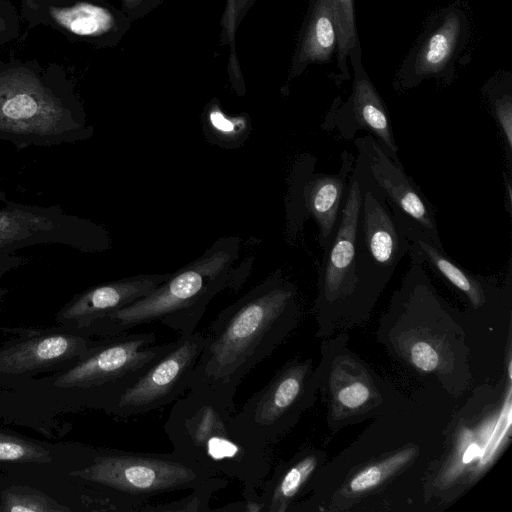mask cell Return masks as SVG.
I'll return each mask as SVG.
<instances>
[{"mask_svg": "<svg viewBox=\"0 0 512 512\" xmlns=\"http://www.w3.org/2000/svg\"><path fill=\"white\" fill-rule=\"evenodd\" d=\"M301 315L297 286L281 271L268 276L211 322L189 390L236 411L234 396L242 380L285 342Z\"/></svg>", "mask_w": 512, "mask_h": 512, "instance_id": "1", "label": "cell"}, {"mask_svg": "<svg viewBox=\"0 0 512 512\" xmlns=\"http://www.w3.org/2000/svg\"><path fill=\"white\" fill-rule=\"evenodd\" d=\"M379 340L418 376L460 396L471 382L460 314L436 290L426 268L411 262L380 319Z\"/></svg>", "mask_w": 512, "mask_h": 512, "instance_id": "2", "label": "cell"}, {"mask_svg": "<svg viewBox=\"0 0 512 512\" xmlns=\"http://www.w3.org/2000/svg\"><path fill=\"white\" fill-rule=\"evenodd\" d=\"M511 373L474 390L447 426L442 452L422 478L425 504H449L496 464L511 440Z\"/></svg>", "mask_w": 512, "mask_h": 512, "instance_id": "3", "label": "cell"}, {"mask_svg": "<svg viewBox=\"0 0 512 512\" xmlns=\"http://www.w3.org/2000/svg\"><path fill=\"white\" fill-rule=\"evenodd\" d=\"M235 412L189 390L173 404L164 430L174 452L259 490L272 469V447L240 428Z\"/></svg>", "mask_w": 512, "mask_h": 512, "instance_id": "4", "label": "cell"}, {"mask_svg": "<svg viewBox=\"0 0 512 512\" xmlns=\"http://www.w3.org/2000/svg\"><path fill=\"white\" fill-rule=\"evenodd\" d=\"M238 255L237 237L219 239L147 295L95 321L82 335L110 337L152 322H161L179 335L193 333L210 301L230 283Z\"/></svg>", "mask_w": 512, "mask_h": 512, "instance_id": "5", "label": "cell"}, {"mask_svg": "<svg viewBox=\"0 0 512 512\" xmlns=\"http://www.w3.org/2000/svg\"><path fill=\"white\" fill-rule=\"evenodd\" d=\"M156 340L153 332L129 331L96 339L82 359L27 385L38 388L63 412L88 409L108 414L121 395L174 343L158 344Z\"/></svg>", "mask_w": 512, "mask_h": 512, "instance_id": "6", "label": "cell"}, {"mask_svg": "<svg viewBox=\"0 0 512 512\" xmlns=\"http://www.w3.org/2000/svg\"><path fill=\"white\" fill-rule=\"evenodd\" d=\"M93 488L114 511L138 512L159 496L191 490L217 476L172 451L170 453L97 449L70 472Z\"/></svg>", "mask_w": 512, "mask_h": 512, "instance_id": "7", "label": "cell"}, {"mask_svg": "<svg viewBox=\"0 0 512 512\" xmlns=\"http://www.w3.org/2000/svg\"><path fill=\"white\" fill-rule=\"evenodd\" d=\"M321 469L311 492L292 512L359 510L411 471L423 457L416 440H394L387 448H368L365 434Z\"/></svg>", "mask_w": 512, "mask_h": 512, "instance_id": "8", "label": "cell"}, {"mask_svg": "<svg viewBox=\"0 0 512 512\" xmlns=\"http://www.w3.org/2000/svg\"><path fill=\"white\" fill-rule=\"evenodd\" d=\"M344 334L323 341L318 395L326 407L327 426L333 433L367 419L393 413L400 401L386 384L346 344Z\"/></svg>", "mask_w": 512, "mask_h": 512, "instance_id": "9", "label": "cell"}, {"mask_svg": "<svg viewBox=\"0 0 512 512\" xmlns=\"http://www.w3.org/2000/svg\"><path fill=\"white\" fill-rule=\"evenodd\" d=\"M362 187L355 251L357 313L367 321L398 264L408 254L410 241L387 201L355 157Z\"/></svg>", "mask_w": 512, "mask_h": 512, "instance_id": "10", "label": "cell"}, {"mask_svg": "<svg viewBox=\"0 0 512 512\" xmlns=\"http://www.w3.org/2000/svg\"><path fill=\"white\" fill-rule=\"evenodd\" d=\"M361 202V176L355 162L336 233L323 249L313 307L318 337L327 338L340 329L360 324L356 301L355 251Z\"/></svg>", "mask_w": 512, "mask_h": 512, "instance_id": "11", "label": "cell"}, {"mask_svg": "<svg viewBox=\"0 0 512 512\" xmlns=\"http://www.w3.org/2000/svg\"><path fill=\"white\" fill-rule=\"evenodd\" d=\"M318 367L292 358L234 414L237 425L260 442L279 443L317 400Z\"/></svg>", "mask_w": 512, "mask_h": 512, "instance_id": "12", "label": "cell"}, {"mask_svg": "<svg viewBox=\"0 0 512 512\" xmlns=\"http://www.w3.org/2000/svg\"><path fill=\"white\" fill-rule=\"evenodd\" d=\"M95 339L61 326L25 328L0 346V387L22 388L35 376L66 369L82 359Z\"/></svg>", "mask_w": 512, "mask_h": 512, "instance_id": "13", "label": "cell"}, {"mask_svg": "<svg viewBox=\"0 0 512 512\" xmlns=\"http://www.w3.org/2000/svg\"><path fill=\"white\" fill-rule=\"evenodd\" d=\"M205 344L202 332L179 335L173 346L121 395L108 414L128 418L175 402L189 390Z\"/></svg>", "mask_w": 512, "mask_h": 512, "instance_id": "14", "label": "cell"}, {"mask_svg": "<svg viewBox=\"0 0 512 512\" xmlns=\"http://www.w3.org/2000/svg\"><path fill=\"white\" fill-rule=\"evenodd\" d=\"M353 142L356 158L384 195L408 239L421 236L442 248L434 207L402 164H396L370 134Z\"/></svg>", "mask_w": 512, "mask_h": 512, "instance_id": "15", "label": "cell"}, {"mask_svg": "<svg viewBox=\"0 0 512 512\" xmlns=\"http://www.w3.org/2000/svg\"><path fill=\"white\" fill-rule=\"evenodd\" d=\"M341 165L336 173L315 170L316 158L305 154L297 162L291 185V212L295 226L312 218L318 228V242L324 249L333 239L348 191L355 156L341 153Z\"/></svg>", "mask_w": 512, "mask_h": 512, "instance_id": "16", "label": "cell"}, {"mask_svg": "<svg viewBox=\"0 0 512 512\" xmlns=\"http://www.w3.org/2000/svg\"><path fill=\"white\" fill-rule=\"evenodd\" d=\"M349 55L354 71L351 94L344 102L335 99L321 129L335 132L347 141L353 140L358 132L365 131L396 164H401L387 106L362 66L359 41Z\"/></svg>", "mask_w": 512, "mask_h": 512, "instance_id": "17", "label": "cell"}, {"mask_svg": "<svg viewBox=\"0 0 512 512\" xmlns=\"http://www.w3.org/2000/svg\"><path fill=\"white\" fill-rule=\"evenodd\" d=\"M468 36V18L456 4L434 15L403 62L396 88L411 89L430 78H448Z\"/></svg>", "mask_w": 512, "mask_h": 512, "instance_id": "18", "label": "cell"}, {"mask_svg": "<svg viewBox=\"0 0 512 512\" xmlns=\"http://www.w3.org/2000/svg\"><path fill=\"white\" fill-rule=\"evenodd\" d=\"M410 262L429 268L464 300L474 312L506 307L511 295V261L506 278L501 283L497 276H483L460 266L443 249L421 236L409 238Z\"/></svg>", "mask_w": 512, "mask_h": 512, "instance_id": "19", "label": "cell"}, {"mask_svg": "<svg viewBox=\"0 0 512 512\" xmlns=\"http://www.w3.org/2000/svg\"><path fill=\"white\" fill-rule=\"evenodd\" d=\"M63 118L60 103L32 73L13 69L0 74V126L45 132Z\"/></svg>", "mask_w": 512, "mask_h": 512, "instance_id": "20", "label": "cell"}, {"mask_svg": "<svg viewBox=\"0 0 512 512\" xmlns=\"http://www.w3.org/2000/svg\"><path fill=\"white\" fill-rule=\"evenodd\" d=\"M169 275L140 274L93 287L59 310L56 322L58 326L82 334L95 321L147 295Z\"/></svg>", "mask_w": 512, "mask_h": 512, "instance_id": "21", "label": "cell"}, {"mask_svg": "<svg viewBox=\"0 0 512 512\" xmlns=\"http://www.w3.org/2000/svg\"><path fill=\"white\" fill-rule=\"evenodd\" d=\"M327 461L324 450L304 446L289 459L278 463L259 488L263 512H292L293 507L311 492Z\"/></svg>", "mask_w": 512, "mask_h": 512, "instance_id": "22", "label": "cell"}, {"mask_svg": "<svg viewBox=\"0 0 512 512\" xmlns=\"http://www.w3.org/2000/svg\"><path fill=\"white\" fill-rule=\"evenodd\" d=\"M63 411L39 389L0 387V421L26 426L48 437L59 428Z\"/></svg>", "mask_w": 512, "mask_h": 512, "instance_id": "23", "label": "cell"}, {"mask_svg": "<svg viewBox=\"0 0 512 512\" xmlns=\"http://www.w3.org/2000/svg\"><path fill=\"white\" fill-rule=\"evenodd\" d=\"M338 46L330 0H316L299 51V63L328 62Z\"/></svg>", "mask_w": 512, "mask_h": 512, "instance_id": "24", "label": "cell"}, {"mask_svg": "<svg viewBox=\"0 0 512 512\" xmlns=\"http://www.w3.org/2000/svg\"><path fill=\"white\" fill-rule=\"evenodd\" d=\"M50 15L57 24L81 36L103 34L114 24L113 15L107 9L84 2L71 7H51Z\"/></svg>", "mask_w": 512, "mask_h": 512, "instance_id": "25", "label": "cell"}, {"mask_svg": "<svg viewBox=\"0 0 512 512\" xmlns=\"http://www.w3.org/2000/svg\"><path fill=\"white\" fill-rule=\"evenodd\" d=\"M484 94L488 102L499 138L502 143L506 170L512 172V91L511 82H494L484 87Z\"/></svg>", "mask_w": 512, "mask_h": 512, "instance_id": "26", "label": "cell"}, {"mask_svg": "<svg viewBox=\"0 0 512 512\" xmlns=\"http://www.w3.org/2000/svg\"><path fill=\"white\" fill-rule=\"evenodd\" d=\"M53 460L48 445L0 428V464H49Z\"/></svg>", "mask_w": 512, "mask_h": 512, "instance_id": "27", "label": "cell"}, {"mask_svg": "<svg viewBox=\"0 0 512 512\" xmlns=\"http://www.w3.org/2000/svg\"><path fill=\"white\" fill-rule=\"evenodd\" d=\"M228 484V478L213 476L195 488L183 498L160 504H146L138 512H209V503L213 495Z\"/></svg>", "mask_w": 512, "mask_h": 512, "instance_id": "28", "label": "cell"}, {"mask_svg": "<svg viewBox=\"0 0 512 512\" xmlns=\"http://www.w3.org/2000/svg\"><path fill=\"white\" fill-rule=\"evenodd\" d=\"M337 25L338 46L337 60L344 80L349 78L347 57L352 47L359 41L353 0H330Z\"/></svg>", "mask_w": 512, "mask_h": 512, "instance_id": "29", "label": "cell"}, {"mask_svg": "<svg viewBox=\"0 0 512 512\" xmlns=\"http://www.w3.org/2000/svg\"><path fill=\"white\" fill-rule=\"evenodd\" d=\"M2 510L10 512H58L69 511L39 490L12 486L1 495Z\"/></svg>", "mask_w": 512, "mask_h": 512, "instance_id": "30", "label": "cell"}, {"mask_svg": "<svg viewBox=\"0 0 512 512\" xmlns=\"http://www.w3.org/2000/svg\"><path fill=\"white\" fill-rule=\"evenodd\" d=\"M211 126L225 138L235 137L244 130L242 118H229L221 110L213 109L209 114Z\"/></svg>", "mask_w": 512, "mask_h": 512, "instance_id": "31", "label": "cell"}, {"mask_svg": "<svg viewBox=\"0 0 512 512\" xmlns=\"http://www.w3.org/2000/svg\"><path fill=\"white\" fill-rule=\"evenodd\" d=\"M503 186H504V205L506 211L512 213V172L505 170L503 172Z\"/></svg>", "mask_w": 512, "mask_h": 512, "instance_id": "32", "label": "cell"}, {"mask_svg": "<svg viewBox=\"0 0 512 512\" xmlns=\"http://www.w3.org/2000/svg\"><path fill=\"white\" fill-rule=\"evenodd\" d=\"M0 22H2V21H0Z\"/></svg>", "mask_w": 512, "mask_h": 512, "instance_id": "33", "label": "cell"}]
</instances>
